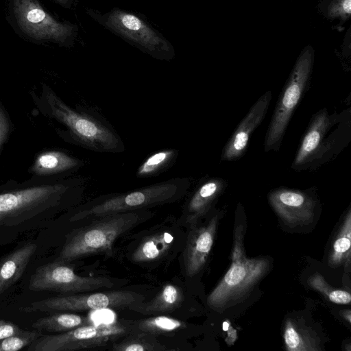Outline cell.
<instances>
[{"label": "cell", "mask_w": 351, "mask_h": 351, "mask_svg": "<svg viewBox=\"0 0 351 351\" xmlns=\"http://www.w3.org/2000/svg\"><path fill=\"white\" fill-rule=\"evenodd\" d=\"M84 181L73 176H33L24 182L0 184V228L46 219L79 198Z\"/></svg>", "instance_id": "cell-1"}, {"label": "cell", "mask_w": 351, "mask_h": 351, "mask_svg": "<svg viewBox=\"0 0 351 351\" xmlns=\"http://www.w3.org/2000/svg\"><path fill=\"white\" fill-rule=\"evenodd\" d=\"M32 97L43 113L62 126L58 132L64 141L99 153L125 151L124 143L112 125L93 108L71 107L45 85L39 96Z\"/></svg>", "instance_id": "cell-2"}, {"label": "cell", "mask_w": 351, "mask_h": 351, "mask_svg": "<svg viewBox=\"0 0 351 351\" xmlns=\"http://www.w3.org/2000/svg\"><path fill=\"white\" fill-rule=\"evenodd\" d=\"M350 108L337 113L323 108L311 118L291 165L295 171H313L335 158L351 138Z\"/></svg>", "instance_id": "cell-3"}, {"label": "cell", "mask_w": 351, "mask_h": 351, "mask_svg": "<svg viewBox=\"0 0 351 351\" xmlns=\"http://www.w3.org/2000/svg\"><path fill=\"white\" fill-rule=\"evenodd\" d=\"M190 184L189 178H174L124 193L101 195L78 208L70 220L99 217L172 202L185 195Z\"/></svg>", "instance_id": "cell-4"}, {"label": "cell", "mask_w": 351, "mask_h": 351, "mask_svg": "<svg viewBox=\"0 0 351 351\" xmlns=\"http://www.w3.org/2000/svg\"><path fill=\"white\" fill-rule=\"evenodd\" d=\"M141 214L132 210L99 217L69 237L57 261L66 263L91 254L112 255L116 239L140 220Z\"/></svg>", "instance_id": "cell-5"}, {"label": "cell", "mask_w": 351, "mask_h": 351, "mask_svg": "<svg viewBox=\"0 0 351 351\" xmlns=\"http://www.w3.org/2000/svg\"><path fill=\"white\" fill-rule=\"evenodd\" d=\"M313 57L311 46L298 57L276 105L265 138V152L278 151L292 114L307 90Z\"/></svg>", "instance_id": "cell-6"}, {"label": "cell", "mask_w": 351, "mask_h": 351, "mask_svg": "<svg viewBox=\"0 0 351 351\" xmlns=\"http://www.w3.org/2000/svg\"><path fill=\"white\" fill-rule=\"evenodd\" d=\"M129 324L121 322L89 324L58 335H41L27 348L28 351H71L106 345L129 334Z\"/></svg>", "instance_id": "cell-7"}, {"label": "cell", "mask_w": 351, "mask_h": 351, "mask_svg": "<svg viewBox=\"0 0 351 351\" xmlns=\"http://www.w3.org/2000/svg\"><path fill=\"white\" fill-rule=\"evenodd\" d=\"M232 264L218 285L209 294L207 302L215 310L226 308L241 302L252 290L268 269V261L232 257Z\"/></svg>", "instance_id": "cell-8"}, {"label": "cell", "mask_w": 351, "mask_h": 351, "mask_svg": "<svg viewBox=\"0 0 351 351\" xmlns=\"http://www.w3.org/2000/svg\"><path fill=\"white\" fill-rule=\"evenodd\" d=\"M145 296L131 291H111L88 294L57 295L31 303L23 308L27 313L36 311H82L120 308H132L142 303Z\"/></svg>", "instance_id": "cell-9"}, {"label": "cell", "mask_w": 351, "mask_h": 351, "mask_svg": "<svg viewBox=\"0 0 351 351\" xmlns=\"http://www.w3.org/2000/svg\"><path fill=\"white\" fill-rule=\"evenodd\" d=\"M112 287L113 282L109 278L81 276L65 263L58 261L38 267L31 276L29 283V289L32 291L63 293H75Z\"/></svg>", "instance_id": "cell-10"}, {"label": "cell", "mask_w": 351, "mask_h": 351, "mask_svg": "<svg viewBox=\"0 0 351 351\" xmlns=\"http://www.w3.org/2000/svg\"><path fill=\"white\" fill-rule=\"evenodd\" d=\"M106 26L123 37L139 45L153 57L169 60L174 56L170 43L137 16L114 10L105 16Z\"/></svg>", "instance_id": "cell-11"}, {"label": "cell", "mask_w": 351, "mask_h": 351, "mask_svg": "<svg viewBox=\"0 0 351 351\" xmlns=\"http://www.w3.org/2000/svg\"><path fill=\"white\" fill-rule=\"evenodd\" d=\"M13 10L20 29L36 40L62 43L72 34V26L56 21L38 0H13Z\"/></svg>", "instance_id": "cell-12"}, {"label": "cell", "mask_w": 351, "mask_h": 351, "mask_svg": "<svg viewBox=\"0 0 351 351\" xmlns=\"http://www.w3.org/2000/svg\"><path fill=\"white\" fill-rule=\"evenodd\" d=\"M268 200L278 215L291 227L306 225L313 219L317 202L307 191L278 188L269 193Z\"/></svg>", "instance_id": "cell-13"}, {"label": "cell", "mask_w": 351, "mask_h": 351, "mask_svg": "<svg viewBox=\"0 0 351 351\" xmlns=\"http://www.w3.org/2000/svg\"><path fill=\"white\" fill-rule=\"evenodd\" d=\"M271 99V93L267 90L251 107L224 146L221 154L222 160L234 161L243 156L251 134L266 115Z\"/></svg>", "instance_id": "cell-14"}, {"label": "cell", "mask_w": 351, "mask_h": 351, "mask_svg": "<svg viewBox=\"0 0 351 351\" xmlns=\"http://www.w3.org/2000/svg\"><path fill=\"white\" fill-rule=\"evenodd\" d=\"M217 224V217H213L204 226L193 228L190 231L184 252L186 274L192 277L205 265L211 248Z\"/></svg>", "instance_id": "cell-15"}, {"label": "cell", "mask_w": 351, "mask_h": 351, "mask_svg": "<svg viewBox=\"0 0 351 351\" xmlns=\"http://www.w3.org/2000/svg\"><path fill=\"white\" fill-rule=\"evenodd\" d=\"M85 165L84 160L60 149L40 153L30 167L33 176L70 177Z\"/></svg>", "instance_id": "cell-16"}, {"label": "cell", "mask_w": 351, "mask_h": 351, "mask_svg": "<svg viewBox=\"0 0 351 351\" xmlns=\"http://www.w3.org/2000/svg\"><path fill=\"white\" fill-rule=\"evenodd\" d=\"M226 185L221 178H210L199 184L184 206L185 222L193 225L206 215Z\"/></svg>", "instance_id": "cell-17"}, {"label": "cell", "mask_w": 351, "mask_h": 351, "mask_svg": "<svg viewBox=\"0 0 351 351\" xmlns=\"http://www.w3.org/2000/svg\"><path fill=\"white\" fill-rule=\"evenodd\" d=\"M36 249V243H27L0 261V295L22 276Z\"/></svg>", "instance_id": "cell-18"}, {"label": "cell", "mask_w": 351, "mask_h": 351, "mask_svg": "<svg viewBox=\"0 0 351 351\" xmlns=\"http://www.w3.org/2000/svg\"><path fill=\"white\" fill-rule=\"evenodd\" d=\"M183 300L181 289L171 284L165 285L150 302L138 304L132 308L145 315L169 313L178 308Z\"/></svg>", "instance_id": "cell-19"}, {"label": "cell", "mask_w": 351, "mask_h": 351, "mask_svg": "<svg viewBox=\"0 0 351 351\" xmlns=\"http://www.w3.org/2000/svg\"><path fill=\"white\" fill-rule=\"evenodd\" d=\"M283 337L286 349L290 351H313L320 350L317 336L312 330L288 319L285 324Z\"/></svg>", "instance_id": "cell-20"}, {"label": "cell", "mask_w": 351, "mask_h": 351, "mask_svg": "<svg viewBox=\"0 0 351 351\" xmlns=\"http://www.w3.org/2000/svg\"><path fill=\"white\" fill-rule=\"evenodd\" d=\"M179 151L174 148L158 150L148 156L138 167L137 178H149L159 176L171 168L177 160Z\"/></svg>", "instance_id": "cell-21"}, {"label": "cell", "mask_w": 351, "mask_h": 351, "mask_svg": "<svg viewBox=\"0 0 351 351\" xmlns=\"http://www.w3.org/2000/svg\"><path fill=\"white\" fill-rule=\"evenodd\" d=\"M173 237L167 232H158L141 243L132 254L137 263L149 262L163 256L173 243Z\"/></svg>", "instance_id": "cell-22"}, {"label": "cell", "mask_w": 351, "mask_h": 351, "mask_svg": "<svg viewBox=\"0 0 351 351\" xmlns=\"http://www.w3.org/2000/svg\"><path fill=\"white\" fill-rule=\"evenodd\" d=\"M90 323L93 324L87 316L75 313H53L36 320L32 327L39 331L64 332Z\"/></svg>", "instance_id": "cell-23"}, {"label": "cell", "mask_w": 351, "mask_h": 351, "mask_svg": "<svg viewBox=\"0 0 351 351\" xmlns=\"http://www.w3.org/2000/svg\"><path fill=\"white\" fill-rule=\"evenodd\" d=\"M351 245V210H348L343 224L335 237L328 256V264L338 267L350 265Z\"/></svg>", "instance_id": "cell-24"}, {"label": "cell", "mask_w": 351, "mask_h": 351, "mask_svg": "<svg viewBox=\"0 0 351 351\" xmlns=\"http://www.w3.org/2000/svg\"><path fill=\"white\" fill-rule=\"evenodd\" d=\"M115 351H162L168 350L156 339V336L140 331L129 333L120 342L112 345Z\"/></svg>", "instance_id": "cell-25"}, {"label": "cell", "mask_w": 351, "mask_h": 351, "mask_svg": "<svg viewBox=\"0 0 351 351\" xmlns=\"http://www.w3.org/2000/svg\"><path fill=\"white\" fill-rule=\"evenodd\" d=\"M134 325L139 331L154 336L167 335L185 326L181 321L165 315H157L134 322Z\"/></svg>", "instance_id": "cell-26"}, {"label": "cell", "mask_w": 351, "mask_h": 351, "mask_svg": "<svg viewBox=\"0 0 351 351\" xmlns=\"http://www.w3.org/2000/svg\"><path fill=\"white\" fill-rule=\"evenodd\" d=\"M308 282L311 287L322 293L324 296L326 297L333 303L347 304L350 302L351 297L349 292L344 290L333 289L319 274H315L311 276L308 279Z\"/></svg>", "instance_id": "cell-27"}, {"label": "cell", "mask_w": 351, "mask_h": 351, "mask_svg": "<svg viewBox=\"0 0 351 351\" xmlns=\"http://www.w3.org/2000/svg\"><path fill=\"white\" fill-rule=\"evenodd\" d=\"M41 331L32 330L21 332L0 340V351H18L29 346L40 336Z\"/></svg>", "instance_id": "cell-28"}, {"label": "cell", "mask_w": 351, "mask_h": 351, "mask_svg": "<svg viewBox=\"0 0 351 351\" xmlns=\"http://www.w3.org/2000/svg\"><path fill=\"white\" fill-rule=\"evenodd\" d=\"M351 0H332L327 7V15L330 18L346 21L350 16Z\"/></svg>", "instance_id": "cell-29"}, {"label": "cell", "mask_w": 351, "mask_h": 351, "mask_svg": "<svg viewBox=\"0 0 351 351\" xmlns=\"http://www.w3.org/2000/svg\"><path fill=\"white\" fill-rule=\"evenodd\" d=\"M10 131V123L8 114L0 103V150Z\"/></svg>", "instance_id": "cell-30"}, {"label": "cell", "mask_w": 351, "mask_h": 351, "mask_svg": "<svg viewBox=\"0 0 351 351\" xmlns=\"http://www.w3.org/2000/svg\"><path fill=\"white\" fill-rule=\"evenodd\" d=\"M22 330L16 324L0 319V340L19 333Z\"/></svg>", "instance_id": "cell-31"}, {"label": "cell", "mask_w": 351, "mask_h": 351, "mask_svg": "<svg viewBox=\"0 0 351 351\" xmlns=\"http://www.w3.org/2000/svg\"><path fill=\"white\" fill-rule=\"evenodd\" d=\"M230 327V324L228 322H224L223 324V330L224 331H226Z\"/></svg>", "instance_id": "cell-32"}]
</instances>
